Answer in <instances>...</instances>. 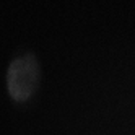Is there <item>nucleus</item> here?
Segmentation results:
<instances>
[{
    "label": "nucleus",
    "instance_id": "obj_1",
    "mask_svg": "<svg viewBox=\"0 0 135 135\" xmlns=\"http://www.w3.org/2000/svg\"><path fill=\"white\" fill-rule=\"evenodd\" d=\"M39 64L33 54H25L15 59L7 72V86L12 99L21 103L30 99L39 86Z\"/></svg>",
    "mask_w": 135,
    "mask_h": 135
}]
</instances>
